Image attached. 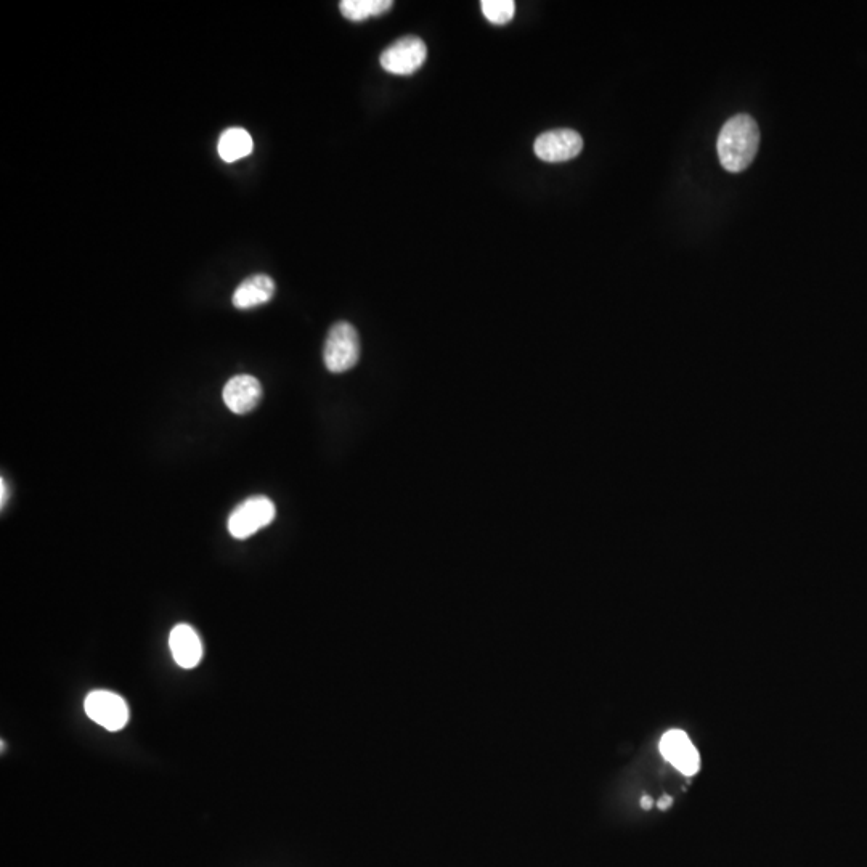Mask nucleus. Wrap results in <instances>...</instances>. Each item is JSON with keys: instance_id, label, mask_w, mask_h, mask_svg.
<instances>
[{"instance_id": "obj_1", "label": "nucleus", "mask_w": 867, "mask_h": 867, "mask_svg": "<svg viewBox=\"0 0 867 867\" xmlns=\"http://www.w3.org/2000/svg\"><path fill=\"white\" fill-rule=\"evenodd\" d=\"M760 145V131L749 114H736L718 135L717 150L726 171L742 172L752 164Z\"/></svg>"}, {"instance_id": "obj_2", "label": "nucleus", "mask_w": 867, "mask_h": 867, "mask_svg": "<svg viewBox=\"0 0 867 867\" xmlns=\"http://www.w3.org/2000/svg\"><path fill=\"white\" fill-rule=\"evenodd\" d=\"M360 357L359 333L351 323L339 322L326 336L323 360L331 373H344L357 365Z\"/></svg>"}, {"instance_id": "obj_3", "label": "nucleus", "mask_w": 867, "mask_h": 867, "mask_svg": "<svg viewBox=\"0 0 867 867\" xmlns=\"http://www.w3.org/2000/svg\"><path fill=\"white\" fill-rule=\"evenodd\" d=\"M277 516V508L267 497H251L238 505L228 517V532L233 538L246 540L264 527L270 526Z\"/></svg>"}, {"instance_id": "obj_4", "label": "nucleus", "mask_w": 867, "mask_h": 867, "mask_svg": "<svg viewBox=\"0 0 867 867\" xmlns=\"http://www.w3.org/2000/svg\"><path fill=\"white\" fill-rule=\"evenodd\" d=\"M428 57V47L418 36L400 37L389 45L379 58V63L387 73L408 76L420 70Z\"/></svg>"}, {"instance_id": "obj_5", "label": "nucleus", "mask_w": 867, "mask_h": 867, "mask_svg": "<svg viewBox=\"0 0 867 867\" xmlns=\"http://www.w3.org/2000/svg\"><path fill=\"white\" fill-rule=\"evenodd\" d=\"M87 717L108 731H121L129 721V709L123 697L111 691H92L84 702Z\"/></svg>"}, {"instance_id": "obj_6", "label": "nucleus", "mask_w": 867, "mask_h": 867, "mask_svg": "<svg viewBox=\"0 0 867 867\" xmlns=\"http://www.w3.org/2000/svg\"><path fill=\"white\" fill-rule=\"evenodd\" d=\"M582 148V135L572 129L545 132L534 143L535 155L545 163H566L580 155Z\"/></svg>"}, {"instance_id": "obj_7", "label": "nucleus", "mask_w": 867, "mask_h": 867, "mask_svg": "<svg viewBox=\"0 0 867 867\" xmlns=\"http://www.w3.org/2000/svg\"><path fill=\"white\" fill-rule=\"evenodd\" d=\"M660 754L684 776H694L701 768V755L681 729H670L662 736Z\"/></svg>"}, {"instance_id": "obj_8", "label": "nucleus", "mask_w": 867, "mask_h": 867, "mask_svg": "<svg viewBox=\"0 0 867 867\" xmlns=\"http://www.w3.org/2000/svg\"><path fill=\"white\" fill-rule=\"evenodd\" d=\"M262 386L254 376L238 375L230 379L224 387L225 405L237 415H246L253 412L261 402Z\"/></svg>"}, {"instance_id": "obj_9", "label": "nucleus", "mask_w": 867, "mask_h": 867, "mask_svg": "<svg viewBox=\"0 0 867 867\" xmlns=\"http://www.w3.org/2000/svg\"><path fill=\"white\" fill-rule=\"evenodd\" d=\"M172 657L182 668H195L203 659V643L200 636L187 623L172 628L169 636Z\"/></svg>"}, {"instance_id": "obj_10", "label": "nucleus", "mask_w": 867, "mask_h": 867, "mask_svg": "<svg viewBox=\"0 0 867 867\" xmlns=\"http://www.w3.org/2000/svg\"><path fill=\"white\" fill-rule=\"evenodd\" d=\"M275 281L269 275H253L246 278L233 293V306L240 310L264 306L275 296Z\"/></svg>"}, {"instance_id": "obj_11", "label": "nucleus", "mask_w": 867, "mask_h": 867, "mask_svg": "<svg viewBox=\"0 0 867 867\" xmlns=\"http://www.w3.org/2000/svg\"><path fill=\"white\" fill-rule=\"evenodd\" d=\"M253 148V137L243 127H230L227 131L222 132L219 145H217L219 156L224 159L225 163H233L238 159L246 158L253 153Z\"/></svg>"}, {"instance_id": "obj_12", "label": "nucleus", "mask_w": 867, "mask_h": 867, "mask_svg": "<svg viewBox=\"0 0 867 867\" xmlns=\"http://www.w3.org/2000/svg\"><path fill=\"white\" fill-rule=\"evenodd\" d=\"M394 7L391 0H342L339 10L351 21L368 20L389 12Z\"/></svg>"}, {"instance_id": "obj_13", "label": "nucleus", "mask_w": 867, "mask_h": 867, "mask_svg": "<svg viewBox=\"0 0 867 867\" xmlns=\"http://www.w3.org/2000/svg\"><path fill=\"white\" fill-rule=\"evenodd\" d=\"M482 13L492 25H508L516 13V4L513 0H482Z\"/></svg>"}, {"instance_id": "obj_14", "label": "nucleus", "mask_w": 867, "mask_h": 867, "mask_svg": "<svg viewBox=\"0 0 867 867\" xmlns=\"http://www.w3.org/2000/svg\"><path fill=\"white\" fill-rule=\"evenodd\" d=\"M673 798L670 795H664V797L660 798L659 802H657V808L659 810L665 811L672 806Z\"/></svg>"}, {"instance_id": "obj_15", "label": "nucleus", "mask_w": 867, "mask_h": 867, "mask_svg": "<svg viewBox=\"0 0 867 867\" xmlns=\"http://www.w3.org/2000/svg\"><path fill=\"white\" fill-rule=\"evenodd\" d=\"M652 805H654V802H652V798L648 797V795H644L641 798V806H643L644 810H651Z\"/></svg>"}, {"instance_id": "obj_16", "label": "nucleus", "mask_w": 867, "mask_h": 867, "mask_svg": "<svg viewBox=\"0 0 867 867\" xmlns=\"http://www.w3.org/2000/svg\"><path fill=\"white\" fill-rule=\"evenodd\" d=\"M5 487H7V485H5V481L4 479H2V481H0V489H2V498H0V500H2V508H4L5 500H7V497H5V495H7V492H5Z\"/></svg>"}]
</instances>
